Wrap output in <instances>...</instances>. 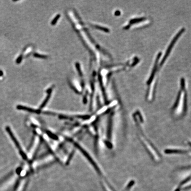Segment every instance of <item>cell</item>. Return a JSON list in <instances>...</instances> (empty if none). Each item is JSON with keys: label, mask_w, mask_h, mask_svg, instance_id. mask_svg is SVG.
Returning a JSON list of instances; mask_svg holds the SVG:
<instances>
[{"label": "cell", "mask_w": 191, "mask_h": 191, "mask_svg": "<svg viewBox=\"0 0 191 191\" xmlns=\"http://www.w3.org/2000/svg\"><path fill=\"white\" fill-rule=\"evenodd\" d=\"M185 31V28H183L182 29H181L180 31H179L177 34L174 37V38L172 39V41H171L170 44H169V47H168L167 49L166 52L165 53L164 56L163 57V58H162V59L161 60V62L160 63V66L163 65L164 63V62L166 61V59L168 57L169 55V54L170 53L171 51L172 50V47H173L174 44H175L176 41H177L179 39V38L180 37V36L182 34V33H183Z\"/></svg>", "instance_id": "obj_1"}, {"label": "cell", "mask_w": 191, "mask_h": 191, "mask_svg": "<svg viewBox=\"0 0 191 191\" xmlns=\"http://www.w3.org/2000/svg\"><path fill=\"white\" fill-rule=\"evenodd\" d=\"M161 55H162L161 52H160L159 53H158V55H157L156 59L155 60V63H154V68H153L152 72L151 73L150 77H149L148 80L147 81V84L148 85L150 84L151 83V82H152V81L154 79L155 73L156 72L157 68H158V61H159V60L160 59V58H161Z\"/></svg>", "instance_id": "obj_2"}, {"label": "cell", "mask_w": 191, "mask_h": 191, "mask_svg": "<svg viewBox=\"0 0 191 191\" xmlns=\"http://www.w3.org/2000/svg\"><path fill=\"white\" fill-rule=\"evenodd\" d=\"M7 132H8L10 136L11 137L13 141H14V143H15L16 145V146H17V148H18L20 152L21 153V154L22 155V157H23V158L24 159L26 158V156H25V154L24 153V152L22 151V149H21V146H20V144H19V143L17 142V140L16 139V137L14 136V135L13 134L12 132L11 131V130H10V128L9 127H6Z\"/></svg>", "instance_id": "obj_3"}, {"label": "cell", "mask_w": 191, "mask_h": 191, "mask_svg": "<svg viewBox=\"0 0 191 191\" xmlns=\"http://www.w3.org/2000/svg\"><path fill=\"white\" fill-rule=\"evenodd\" d=\"M39 143V138H38L37 137H36L34 141V143H33V146H32V147L31 148L30 151H29V156L30 158H31V157H32L33 156V154L34 153V151L35 150H36V147L37 146L38 144Z\"/></svg>", "instance_id": "obj_4"}, {"label": "cell", "mask_w": 191, "mask_h": 191, "mask_svg": "<svg viewBox=\"0 0 191 191\" xmlns=\"http://www.w3.org/2000/svg\"><path fill=\"white\" fill-rule=\"evenodd\" d=\"M188 152V150L184 149H167L165 151V153L167 154L171 153H185Z\"/></svg>", "instance_id": "obj_5"}, {"label": "cell", "mask_w": 191, "mask_h": 191, "mask_svg": "<svg viewBox=\"0 0 191 191\" xmlns=\"http://www.w3.org/2000/svg\"><path fill=\"white\" fill-rule=\"evenodd\" d=\"M146 18L143 17V18H135V19H132L130 20L129 23L130 24H136L138 23L139 22H142L143 21H144L146 20Z\"/></svg>", "instance_id": "obj_6"}, {"label": "cell", "mask_w": 191, "mask_h": 191, "mask_svg": "<svg viewBox=\"0 0 191 191\" xmlns=\"http://www.w3.org/2000/svg\"><path fill=\"white\" fill-rule=\"evenodd\" d=\"M17 108L18 109H19L24 110L27 111L35 112V111H34V110L33 109L29 108H28V107H26L21 106V105H18V106H17Z\"/></svg>", "instance_id": "obj_7"}, {"label": "cell", "mask_w": 191, "mask_h": 191, "mask_svg": "<svg viewBox=\"0 0 191 191\" xmlns=\"http://www.w3.org/2000/svg\"><path fill=\"white\" fill-rule=\"evenodd\" d=\"M180 85H181V89L182 91H185V80L184 78H182L180 80Z\"/></svg>", "instance_id": "obj_8"}, {"label": "cell", "mask_w": 191, "mask_h": 191, "mask_svg": "<svg viewBox=\"0 0 191 191\" xmlns=\"http://www.w3.org/2000/svg\"><path fill=\"white\" fill-rule=\"evenodd\" d=\"M22 58H23V56L22 55H21L20 56L17 58V59L16 60V63L17 64H19L20 63H21V61H22Z\"/></svg>", "instance_id": "obj_9"}, {"label": "cell", "mask_w": 191, "mask_h": 191, "mask_svg": "<svg viewBox=\"0 0 191 191\" xmlns=\"http://www.w3.org/2000/svg\"><path fill=\"white\" fill-rule=\"evenodd\" d=\"M59 16V15H58V16H56L55 17V19H54L53 21H52V24H55V23L57 22V20H58Z\"/></svg>", "instance_id": "obj_10"}, {"label": "cell", "mask_w": 191, "mask_h": 191, "mask_svg": "<svg viewBox=\"0 0 191 191\" xmlns=\"http://www.w3.org/2000/svg\"><path fill=\"white\" fill-rule=\"evenodd\" d=\"M120 14V12L119 11H117L115 13V15L116 16H119V15Z\"/></svg>", "instance_id": "obj_11"}, {"label": "cell", "mask_w": 191, "mask_h": 191, "mask_svg": "<svg viewBox=\"0 0 191 191\" xmlns=\"http://www.w3.org/2000/svg\"><path fill=\"white\" fill-rule=\"evenodd\" d=\"M3 75V72L2 71L0 70V77H1Z\"/></svg>", "instance_id": "obj_12"}]
</instances>
